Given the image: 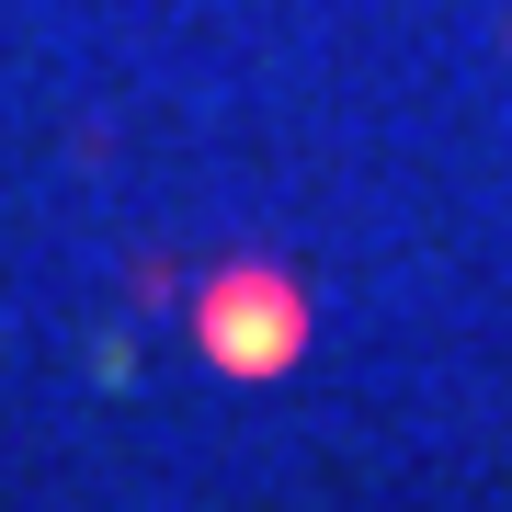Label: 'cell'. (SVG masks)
<instances>
[{
  "label": "cell",
  "instance_id": "6da1fadb",
  "mask_svg": "<svg viewBox=\"0 0 512 512\" xmlns=\"http://www.w3.org/2000/svg\"><path fill=\"white\" fill-rule=\"evenodd\" d=\"M194 353L228 387H274L308 353V285L274 274V262H228V274L194 285Z\"/></svg>",
  "mask_w": 512,
  "mask_h": 512
}]
</instances>
